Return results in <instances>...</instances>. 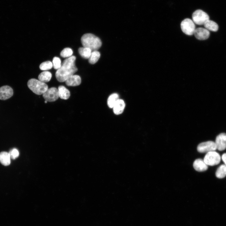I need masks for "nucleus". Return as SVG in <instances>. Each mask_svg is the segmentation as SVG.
<instances>
[{
    "mask_svg": "<svg viewBox=\"0 0 226 226\" xmlns=\"http://www.w3.org/2000/svg\"><path fill=\"white\" fill-rule=\"evenodd\" d=\"M76 57L74 56L64 60L61 67L56 72L55 76L57 80L59 82L66 81L78 71L75 64Z\"/></svg>",
    "mask_w": 226,
    "mask_h": 226,
    "instance_id": "nucleus-1",
    "label": "nucleus"
},
{
    "mask_svg": "<svg viewBox=\"0 0 226 226\" xmlns=\"http://www.w3.org/2000/svg\"><path fill=\"white\" fill-rule=\"evenodd\" d=\"M81 40L83 47L89 48L92 51L97 50L102 45L100 39L91 33L84 34L82 36Z\"/></svg>",
    "mask_w": 226,
    "mask_h": 226,
    "instance_id": "nucleus-2",
    "label": "nucleus"
},
{
    "mask_svg": "<svg viewBox=\"0 0 226 226\" xmlns=\"http://www.w3.org/2000/svg\"><path fill=\"white\" fill-rule=\"evenodd\" d=\"M27 85L34 93L38 95L42 94L48 89V85L45 83L35 78L29 80Z\"/></svg>",
    "mask_w": 226,
    "mask_h": 226,
    "instance_id": "nucleus-3",
    "label": "nucleus"
},
{
    "mask_svg": "<svg viewBox=\"0 0 226 226\" xmlns=\"http://www.w3.org/2000/svg\"><path fill=\"white\" fill-rule=\"evenodd\" d=\"M192 19L195 24L202 25H204L207 20L209 19V17L205 12L201 9H197L193 13Z\"/></svg>",
    "mask_w": 226,
    "mask_h": 226,
    "instance_id": "nucleus-4",
    "label": "nucleus"
},
{
    "mask_svg": "<svg viewBox=\"0 0 226 226\" xmlns=\"http://www.w3.org/2000/svg\"><path fill=\"white\" fill-rule=\"evenodd\" d=\"M180 27L182 32L189 35L194 34L196 29L195 23L189 18L185 19L181 22Z\"/></svg>",
    "mask_w": 226,
    "mask_h": 226,
    "instance_id": "nucleus-5",
    "label": "nucleus"
},
{
    "mask_svg": "<svg viewBox=\"0 0 226 226\" xmlns=\"http://www.w3.org/2000/svg\"><path fill=\"white\" fill-rule=\"evenodd\" d=\"M221 159L220 156L218 153L213 151L206 153L203 160L207 165L212 166L219 164L220 162Z\"/></svg>",
    "mask_w": 226,
    "mask_h": 226,
    "instance_id": "nucleus-6",
    "label": "nucleus"
},
{
    "mask_svg": "<svg viewBox=\"0 0 226 226\" xmlns=\"http://www.w3.org/2000/svg\"><path fill=\"white\" fill-rule=\"evenodd\" d=\"M217 149L215 143L212 141L202 143L198 145L197 148V151L201 153L215 151Z\"/></svg>",
    "mask_w": 226,
    "mask_h": 226,
    "instance_id": "nucleus-7",
    "label": "nucleus"
},
{
    "mask_svg": "<svg viewBox=\"0 0 226 226\" xmlns=\"http://www.w3.org/2000/svg\"><path fill=\"white\" fill-rule=\"evenodd\" d=\"M42 96L47 102H54L56 100L59 98L58 90L55 87H51L48 89L42 94Z\"/></svg>",
    "mask_w": 226,
    "mask_h": 226,
    "instance_id": "nucleus-8",
    "label": "nucleus"
},
{
    "mask_svg": "<svg viewBox=\"0 0 226 226\" xmlns=\"http://www.w3.org/2000/svg\"><path fill=\"white\" fill-rule=\"evenodd\" d=\"M194 34L197 39L204 40L209 37L210 33L209 31L206 28L199 27L196 29Z\"/></svg>",
    "mask_w": 226,
    "mask_h": 226,
    "instance_id": "nucleus-9",
    "label": "nucleus"
},
{
    "mask_svg": "<svg viewBox=\"0 0 226 226\" xmlns=\"http://www.w3.org/2000/svg\"><path fill=\"white\" fill-rule=\"evenodd\" d=\"M215 143L218 150H225L226 148V134L223 133L217 136Z\"/></svg>",
    "mask_w": 226,
    "mask_h": 226,
    "instance_id": "nucleus-10",
    "label": "nucleus"
},
{
    "mask_svg": "<svg viewBox=\"0 0 226 226\" xmlns=\"http://www.w3.org/2000/svg\"><path fill=\"white\" fill-rule=\"evenodd\" d=\"M13 94V90L9 86L5 85L0 87V100H7L12 97Z\"/></svg>",
    "mask_w": 226,
    "mask_h": 226,
    "instance_id": "nucleus-11",
    "label": "nucleus"
},
{
    "mask_svg": "<svg viewBox=\"0 0 226 226\" xmlns=\"http://www.w3.org/2000/svg\"><path fill=\"white\" fill-rule=\"evenodd\" d=\"M193 167L196 171L203 172L206 170L208 169V165L202 160L198 159L195 160L193 163Z\"/></svg>",
    "mask_w": 226,
    "mask_h": 226,
    "instance_id": "nucleus-12",
    "label": "nucleus"
},
{
    "mask_svg": "<svg viewBox=\"0 0 226 226\" xmlns=\"http://www.w3.org/2000/svg\"><path fill=\"white\" fill-rule=\"evenodd\" d=\"M81 82V78L79 75H73L66 81L65 83L68 86H76L79 85Z\"/></svg>",
    "mask_w": 226,
    "mask_h": 226,
    "instance_id": "nucleus-13",
    "label": "nucleus"
},
{
    "mask_svg": "<svg viewBox=\"0 0 226 226\" xmlns=\"http://www.w3.org/2000/svg\"><path fill=\"white\" fill-rule=\"evenodd\" d=\"M125 106L124 101L119 99L113 108L114 113L117 115L121 114L123 111Z\"/></svg>",
    "mask_w": 226,
    "mask_h": 226,
    "instance_id": "nucleus-14",
    "label": "nucleus"
},
{
    "mask_svg": "<svg viewBox=\"0 0 226 226\" xmlns=\"http://www.w3.org/2000/svg\"><path fill=\"white\" fill-rule=\"evenodd\" d=\"M58 90L59 98L65 100L69 99L70 96V92L65 86L62 85L59 86Z\"/></svg>",
    "mask_w": 226,
    "mask_h": 226,
    "instance_id": "nucleus-15",
    "label": "nucleus"
},
{
    "mask_svg": "<svg viewBox=\"0 0 226 226\" xmlns=\"http://www.w3.org/2000/svg\"><path fill=\"white\" fill-rule=\"evenodd\" d=\"M11 157L9 153L2 152L0 153V162L3 165L7 166L11 163Z\"/></svg>",
    "mask_w": 226,
    "mask_h": 226,
    "instance_id": "nucleus-16",
    "label": "nucleus"
},
{
    "mask_svg": "<svg viewBox=\"0 0 226 226\" xmlns=\"http://www.w3.org/2000/svg\"><path fill=\"white\" fill-rule=\"evenodd\" d=\"M206 29L208 30L214 32L217 31L218 29V26L215 22L210 20H207L204 24Z\"/></svg>",
    "mask_w": 226,
    "mask_h": 226,
    "instance_id": "nucleus-17",
    "label": "nucleus"
},
{
    "mask_svg": "<svg viewBox=\"0 0 226 226\" xmlns=\"http://www.w3.org/2000/svg\"><path fill=\"white\" fill-rule=\"evenodd\" d=\"M52 77V74L48 71H44L40 73L38 76V78L39 80L44 83L49 82Z\"/></svg>",
    "mask_w": 226,
    "mask_h": 226,
    "instance_id": "nucleus-18",
    "label": "nucleus"
},
{
    "mask_svg": "<svg viewBox=\"0 0 226 226\" xmlns=\"http://www.w3.org/2000/svg\"><path fill=\"white\" fill-rule=\"evenodd\" d=\"M92 51L89 48L86 47H80L78 52L81 57L85 59H88Z\"/></svg>",
    "mask_w": 226,
    "mask_h": 226,
    "instance_id": "nucleus-19",
    "label": "nucleus"
},
{
    "mask_svg": "<svg viewBox=\"0 0 226 226\" xmlns=\"http://www.w3.org/2000/svg\"><path fill=\"white\" fill-rule=\"evenodd\" d=\"M100 56V52L97 50L92 51L90 56L88 59L89 62L92 64L95 63L99 60Z\"/></svg>",
    "mask_w": 226,
    "mask_h": 226,
    "instance_id": "nucleus-20",
    "label": "nucleus"
},
{
    "mask_svg": "<svg viewBox=\"0 0 226 226\" xmlns=\"http://www.w3.org/2000/svg\"><path fill=\"white\" fill-rule=\"evenodd\" d=\"M119 95L116 93H114L111 94L108 97L107 100V104L110 108H113L119 99Z\"/></svg>",
    "mask_w": 226,
    "mask_h": 226,
    "instance_id": "nucleus-21",
    "label": "nucleus"
},
{
    "mask_svg": "<svg viewBox=\"0 0 226 226\" xmlns=\"http://www.w3.org/2000/svg\"><path fill=\"white\" fill-rule=\"evenodd\" d=\"M216 176L218 178H223L226 176V165L222 164L218 168L216 172Z\"/></svg>",
    "mask_w": 226,
    "mask_h": 226,
    "instance_id": "nucleus-22",
    "label": "nucleus"
},
{
    "mask_svg": "<svg viewBox=\"0 0 226 226\" xmlns=\"http://www.w3.org/2000/svg\"><path fill=\"white\" fill-rule=\"evenodd\" d=\"M73 54L72 50L70 48H64L61 52L60 56L62 57H69Z\"/></svg>",
    "mask_w": 226,
    "mask_h": 226,
    "instance_id": "nucleus-23",
    "label": "nucleus"
},
{
    "mask_svg": "<svg viewBox=\"0 0 226 226\" xmlns=\"http://www.w3.org/2000/svg\"><path fill=\"white\" fill-rule=\"evenodd\" d=\"M53 67L52 62L47 61L42 62L40 65L39 68L42 70H47L51 69Z\"/></svg>",
    "mask_w": 226,
    "mask_h": 226,
    "instance_id": "nucleus-24",
    "label": "nucleus"
},
{
    "mask_svg": "<svg viewBox=\"0 0 226 226\" xmlns=\"http://www.w3.org/2000/svg\"><path fill=\"white\" fill-rule=\"evenodd\" d=\"M52 65L55 69H59L61 66V61L60 58L57 57H54L52 60Z\"/></svg>",
    "mask_w": 226,
    "mask_h": 226,
    "instance_id": "nucleus-25",
    "label": "nucleus"
},
{
    "mask_svg": "<svg viewBox=\"0 0 226 226\" xmlns=\"http://www.w3.org/2000/svg\"><path fill=\"white\" fill-rule=\"evenodd\" d=\"M9 153L10 154L11 158L13 159H15L17 158L19 155V152L16 148L12 149Z\"/></svg>",
    "mask_w": 226,
    "mask_h": 226,
    "instance_id": "nucleus-26",
    "label": "nucleus"
},
{
    "mask_svg": "<svg viewBox=\"0 0 226 226\" xmlns=\"http://www.w3.org/2000/svg\"><path fill=\"white\" fill-rule=\"evenodd\" d=\"M222 159L225 164L226 165V153H225L222 155Z\"/></svg>",
    "mask_w": 226,
    "mask_h": 226,
    "instance_id": "nucleus-27",
    "label": "nucleus"
},
{
    "mask_svg": "<svg viewBox=\"0 0 226 226\" xmlns=\"http://www.w3.org/2000/svg\"><path fill=\"white\" fill-rule=\"evenodd\" d=\"M47 101H46V100H45V103H47Z\"/></svg>",
    "mask_w": 226,
    "mask_h": 226,
    "instance_id": "nucleus-28",
    "label": "nucleus"
}]
</instances>
